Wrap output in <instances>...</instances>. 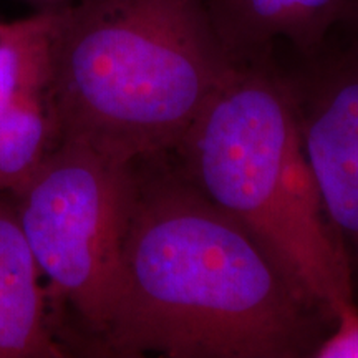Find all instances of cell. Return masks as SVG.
<instances>
[{"label":"cell","mask_w":358,"mask_h":358,"mask_svg":"<svg viewBox=\"0 0 358 358\" xmlns=\"http://www.w3.org/2000/svg\"><path fill=\"white\" fill-rule=\"evenodd\" d=\"M324 324L171 153L131 161L118 301L98 355L312 357Z\"/></svg>","instance_id":"cell-1"},{"label":"cell","mask_w":358,"mask_h":358,"mask_svg":"<svg viewBox=\"0 0 358 358\" xmlns=\"http://www.w3.org/2000/svg\"><path fill=\"white\" fill-rule=\"evenodd\" d=\"M53 13L62 140L116 159L173 153L236 65L199 0H71Z\"/></svg>","instance_id":"cell-2"},{"label":"cell","mask_w":358,"mask_h":358,"mask_svg":"<svg viewBox=\"0 0 358 358\" xmlns=\"http://www.w3.org/2000/svg\"><path fill=\"white\" fill-rule=\"evenodd\" d=\"M171 155L330 324L334 308L355 299L275 55L236 64Z\"/></svg>","instance_id":"cell-3"},{"label":"cell","mask_w":358,"mask_h":358,"mask_svg":"<svg viewBox=\"0 0 358 358\" xmlns=\"http://www.w3.org/2000/svg\"><path fill=\"white\" fill-rule=\"evenodd\" d=\"M131 161L60 140L25 186L13 214L42 282L52 332L98 355L113 322Z\"/></svg>","instance_id":"cell-4"},{"label":"cell","mask_w":358,"mask_h":358,"mask_svg":"<svg viewBox=\"0 0 358 358\" xmlns=\"http://www.w3.org/2000/svg\"><path fill=\"white\" fill-rule=\"evenodd\" d=\"M297 57V55H295ZM287 71L303 148L358 289V37L337 25Z\"/></svg>","instance_id":"cell-5"},{"label":"cell","mask_w":358,"mask_h":358,"mask_svg":"<svg viewBox=\"0 0 358 358\" xmlns=\"http://www.w3.org/2000/svg\"><path fill=\"white\" fill-rule=\"evenodd\" d=\"M232 64L275 55L315 53L334 32L345 0H199Z\"/></svg>","instance_id":"cell-6"},{"label":"cell","mask_w":358,"mask_h":358,"mask_svg":"<svg viewBox=\"0 0 358 358\" xmlns=\"http://www.w3.org/2000/svg\"><path fill=\"white\" fill-rule=\"evenodd\" d=\"M52 332L37 264L12 206L0 196V358H64Z\"/></svg>","instance_id":"cell-7"},{"label":"cell","mask_w":358,"mask_h":358,"mask_svg":"<svg viewBox=\"0 0 358 358\" xmlns=\"http://www.w3.org/2000/svg\"><path fill=\"white\" fill-rule=\"evenodd\" d=\"M60 140L50 88L17 98L0 115V196L25 186Z\"/></svg>","instance_id":"cell-8"},{"label":"cell","mask_w":358,"mask_h":358,"mask_svg":"<svg viewBox=\"0 0 358 358\" xmlns=\"http://www.w3.org/2000/svg\"><path fill=\"white\" fill-rule=\"evenodd\" d=\"M53 22V8H42L0 24V115L25 93L50 88Z\"/></svg>","instance_id":"cell-9"},{"label":"cell","mask_w":358,"mask_h":358,"mask_svg":"<svg viewBox=\"0 0 358 358\" xmlns=\"http://www.w3.org/2000/svg\"><path fill=\"white\" fill-rule=\"evenodd\" d=\"M334 330L320 340L313 358H358V307L355 301L340 302L334 308Z\"/></svg>","instance_id":"cell-10"},{"label":"cell","mask_w":358,"mask_h":358,"mask_svg":"<svg viewBox=\"0 0 358 358\" xmlns=\"http://www.w3.org/2000/svg\"><path fill=\"white\" fill-rule=\"evenodd\" d=\"M338 25L358 37V0H345Z\"/></svg>","instance_id":"cell-11"},{"label":"cell","mask_w":358,"mask_h":358,"mask_svg":"<svg viewBox=\"0 0 358 358\" xmlns=\"http://www.w3.org/2000/svg\"><path fill=\"white\" fill-rule=\"evenodd\" d=\"M32 2L40 6V10H42V8H58L65 6V3L71 2V0H32Z\"/></svg>","instance_id":"cell-12"},{"label":"cell","mask_w":358,"mask_h":358,"mask_svg":"<svg viewBox=\"0 0 358 358\" xmlns=\"http://www.w3.org/2000/svg\"><path fill=\"white\" fill-rule=\"evenodd\" d=\"M0 24H2V22H0Z\"/></svg>","instance_id":"cell-13"}]
</instances>
